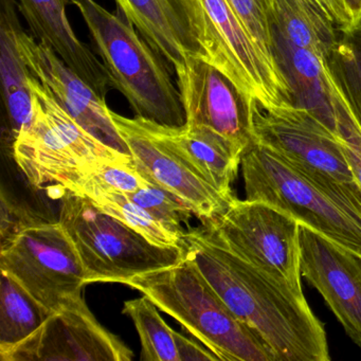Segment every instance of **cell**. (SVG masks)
<instances>
[{"instance_id":"obj_3","label":"cell","mask_w":361,"mask_h":361,"mask_svg":"<svg viewBox=\"0 0 361 361\" xmlns=\"http://www.w3.org/2000/svg\"><path fill=\"white\" fill-rule=\"evenodd\" d=\"M69 1L83 16L114 88L128 99L135 117L164 128H185L180 92L160 54L136 32L134 25L94 0Z\"/></svg>"},{"instance_id":"obj_9","label":"cell","mask_w":361,"mask_h":361,"mask_svg":"<svg viewBox=\"0 0 361 361\" xmlns=\"http://www.w3.org/2000/svg\"><path fill=\"white\" fill-rule=\"evenodd\" d=\"M252 142L289 161L322 173L340 183L356 185L343 141L305 109L293 104H250Z\"/></svg>"},{"instance_id":"obj_18","label":"cell","mask_w":361,"mask_h":361,"mask_svg":"<svg viewBox=\"0 0 361 361\" xmlns=\"http://www.w3.org/2000/svg\"><path fill=\"white\" fill-rule=\"evenodd\" d=\"M142 121L204 180L227 197L234 198L231 185L242 162L244 149L208 128H169Z\"/></svg>"},{"instance_id":"obj_19","label":"cell","mask_w":361,"mask_h":361,"mask_svg":"<svg viewBox=\"0 0 361 361\" xmlns=\"http://www.w3.org/2000/svg\"><path fill=\"white\" fill-rule=\"evenodd\" d=\"M16 0H0V80L4 106L13 140L33 119L31 73L20 46L23 27Z\"/></svg>"},{"instance_id":"obj_23","label":"cell","mask_w":361,"mask_h":361,"mask_svg":"<svg viewBox=\"0 0 361 361\" xmlns=\"http://www.w3.org/2000/svg\"><path fill=\"white\" fill-rule=\"evenodd\" d=\"M325 63L361 130V24L340 31Z\"/></svg>"},{"instance_id":"obj_5","label":"cell","mask_w":361,"mask_h":361,"mask_svg":"<svg viewBox=\"0 0 361 361\" xmlns=\"http://www.w3.org/2000/svg\"><path fill=\"white\" fill-rule=\"evenodd\" d=\"M204 60L223 73L248 102L293 104L278 67L255 45L227 0H169Z\"/></svg>"},{"instance_id":"obj_1","label":"cell","mask_w":361,"mask_h":361,"mask_svg":"<svg viewBox=\"0 0 361 361\" xmlns=\"http://www.w3.org/2000/svg\"><path fill=\"white\" fill-rule=\"evenodd\" d=\"M188 257L238 319L257 331L278 361H329L324 325L303 293L272 278L226 246L202 223L185 236Z\"/></svg>"},{"instance_id":"obj_20","label":"cell","mask_w":361,"mask_h":361,"mask_svg":"<svg viewBox=\"0 0 361 361\" xmlns=\"http://www.w3.org/2000/svg\"><path fill=\"white\" fill-rule=\"evenodd\" d=\"M118 9L143 39L174 68L188 56L204 59L183 30L169 0H115Z\"/></svg>"},{"instance_id":"obj_12","label":"cell","mask_w":361,"mask_h":361,"mask_svg":"<svg viewBox=\"0 0 361 361\" xmlns=\"http://www.w3.org/2000/svg\"><path fill=\"white\" fill-rule=\"evenodd\" d=\"M187 126L208 128L242 149L252 143L250 102L204 59L189 56L174 68Z\"/></svg>"},{"instance_id":"obj_27","label":"cell","mask_w":361,"mask_h":361,"mask_svg":"<svg viewBox=\"0 0 361 361\" xmlns=\"http://www.w3.org/2000/svg\"><path fill=\"white\" fill-rule=\"evenodd\" d=\"M126 195L133 202L145 209L162 225L185 238L188 230L183 228V225L189 227L190 219L193 212L174 194L149 183L145 187Z\"/></svg>"},{"instance_id":"obj_25","label":"cell","mask_w":361,"mask_h":361,"mask_svg":"<svg viewBox=\"0 0 361 361\" xmlns=\"http://www.w3.org/2000/svg\"><path fill=\"white\" fill-rule=\"evenodd\" d=\"M99 209L123 221L154 244L187 249L183 236L175 233L152 216L142 207L133 202L126 194L118 192H100L88 196Z\"/></svg>"},{"instance_id":"obj_10","label":"cell","mask_w":361,"mask_h":361,"mask_svg":"<svg viewBox=\"0 0 361 361\" xmlns=\"http://www.w3.org/2000/svg\"><path fill=\"white\" fill-rule=\"evenodd\" d=\"M132 350L98 322L84 301L75 298L1 361H130Z\"/></svg>"},{"instance_id":"obj_2","label":"cell","mask_w":361,"mask_h":361,"mask_svg":"<svg viewBox=\"0 0 361 361\" xmlns=\"http://www.w3.org/2000/svg\"><path fill=\"white\" fill-rule=\"evenodd\" d=\"M247 200L290 215L317 233L361 255V189L289 161L252 142L242 156Z\"/></svg>"},{"instance_id":"obj_13","label":"cell","mask_w":361,"mask_h":361,"mask_svg":"<svg viewBox=\"0 0 361 361\" xmlns=\"http://www.w3.org/2000/svg\"><path fill=\"white\" fill-rule=\"evenodd\" d=\"M20 46L30 73L75 122L103 145L132 157L128 143L111 118V109L94 88L67 66L56 52L27 35L24 29L20 32Z\"/></svg>"},{"instance_id":"obj_17","label":"cell","mask_w":361,"mask_h":361,"mask_svg":"<svg viewBox=\"0 0 361 361\" xmlns=\"http://www.w3.org/2000/svg\"><path fill=\"white\" fill-rule=\"evenodd\" d=\"M13 156L29 183L37 188L54 183L71 192L90 171L35 105L32 122L13 140Z\"/></svg>"},{"instance_id":"obj_29","label":"cell","mask_w":361,"mask_h":361,"mask_svg":"<svg viewBox=\"0 0 361 361\" xmlns=\"http://www.w3.org/2000/svg\"><path fill=\"white\" fill-rule=\"evenodd\" d=\"M39 223L35 217H31L25 209L14 204L5 192L1 193V224H0V236L1 247L7 246L23 230L35 224Z\"/></svg>"},{"instance_id":"obj_28","label":"cell","mask_w":361,"mask_h":361,"mask_svg":"<svg viewBox=\"0 0 361 361\" xmlns=\"http://www.w3.org/2000/svg\"><path fill=\"white\" fill-rule=\"evenodd\" d=\"M262 54L276 65L272 39L274 0H227ZM278 67V66H276Z\"/></svg>"},{"instance_id":"obj_16","label":"cell","mask_w":361,"mask_h":361,"mask_svg":"<svg viewBox=\"0 0 361 361\" xmlns=\"http://www.w3.org/2000/svg\"><path fill=\"white\" fill-rule=\"evenodd\" d=\"M68 4L69 0H20V9L33 37L56 52L105 100L114 90L111 75L103 62L73 32L66 14Z\"/></svg>"},{"instance_id":"obj_33","label":"cell","mask_w":361,"mask_h":361,"mask_svg":"<svg viewBox=\"0 0 361 361\" xmlns=\"http://www.w3.org/2000/svg\"><path fill=\"white\" fill-rule=\"evenodd\" d=\"M352 22L353 28L361 24V0H338Z\"/></svg>"},{"instance_id":"obj_7","label":"cell","mask_w":361,"mask_h":361,"mask_svg":"<svg viewBox=\"0 0 361 361\" xmlns=\"http://www.w3.org/2000/svg\"><path fill=\"white\" fill-rule=\"evenodd\" d=\"M0 269L13 276L48 312L82 295L85 270L60 221H39L0 249Z\"/></svg>"},{"instance_id":"obj_30","label":"cell","mask_w":361,"mask_h":361,"mask_svg":"<svg viewBox=\"0 0 361 361\" xmlns=\"http://www.w3.org/2000/svg\"><path fill=\"white\" fill-rule=\"evenodd\" d=\"M340 136L348 164L361 189V130L355 119H350L342 126Z\"/></svg>"},{"instance_id":"obj_6","label":"cell","mask_w":361,"mask_h":361,"mask_svg":"<svg viewBox=\"0 0 361 361\" xmlns=\"http://www.w3.org/2000/svg\"><path fill=\"white\" fill-rule=\"evenodd\" d=\"M59 221L79 253L87 284L126 285L135 276L177 265L188 255L187 249L154 244L92 200L71 192L63 195Z\"/></svg>"},{"instance_id":"obj_8","label":"cell","mask_w":361,"mask_h":361,"mask_svg":"<svg viewBox=\"0 0 361 361\" xmlns=\"http://www.w3.org/2000/svg\"><path fill=\"white\" fill-rule=\"evenodd\" d=\"M204 224L236 255L303 293L297 219L266 202L235 198L221 216Z\"/></svg>"},{"instance_id":"obj_4","label":"cell","mask_w":361,"mask_h":361,"mask_svg":"<svg viewBox=\"0 0 361 361\" xmlns=\"http://www.w3.org/2000/svg\"><path fill=\"white\" fill-rule=\"evenodd\" d=\"M126 285L147 295L221 361H278L269 344L232 312L188 255Z\"/></svg>"},{"instance_id":"obj_14","label":"cell","mask_w":361,"mask_h":361,"mask_svg":"<svg viewBox=\"0 0 361 361\" xmlns=\"http://www.w3.org/2000/svg\"><path fill=\"white\" fill-rule=\"evenodd\" d=\"M302 276L361 346V255L300 225Z\"/></svg>"},{"instance_id":"obj_32","label":"cell","mask_w":361,"mask_h":361,"mask_svg":"<svg viewBox=\"0 0 361 361\" xmlns=\"http://www.w3.org/2000/svg\"><path fill=\"white\" fill-rule=\"evenodd\" d=\"M312 1L340 31L352 30V22L338 0H312Z\"/></svg>"},{"instance_id":"obj_22","label":"cell","mask_w":361,"mask_h":361,"mask_svg":"<svg viewBox=\"0 0 361 361\" xmlns=\"http://www.w3.org/2000/svg\"><path fill=\"white\" fill-rule=\"evenodd\" d=\"M51 314L13 276L1 270L0 355L6 354L28 339Z\"/></svg>"},{"instance_id":"obj_31","label":"cell","mask_w":361,"mask_h":361,"mask_svg":"<svg viewBox=\"0 0 361 361\" xmlns=\"http://www.w3.org/2000/svg\"><path fill=\"white\" fill-rule=\"evenodd\" d=\"M174 338L178 361H221L216 354H214L202 342L198 343L195 339H193L194 337L190 338L185 334L174 331Z\"/></svg>"},{"instance_id":"obj_15","label":"cell","mask_w":361,"mask_h":361,"mask_svg":"<svg viewBox=\"0 0 361 361\" xmlns=\"http://www.w3.org/2000/svg\"><path fill=\"white\" fill-rule=\"evenodd\" d=\"M274 58L288 84L293 105L306 111L336 136L352 115L329 73L325 59L298 47L272 28Z\"/></svg>"},{"instance_id":"obj_21","label":"cell","mask_w":361,"mask_h":361,"mask_svg":"<svg viewBox=\"0 0 361 361\" xmlns=\"http://www.w3.org/2000/svg\"><path fill=\"white\" fill-rule=\"evenodd\" d=\"M272 28L293 45L325 59L340 30L312 0H274Z\"/></svg>"},{"instance_id":"obj_26","label":"cell","mask_w":361,"mask_h":361,"mask_svg":"<svg viewBox=\"0 0 361 361\" xmlns=\"http://www.w3.org/2000/svg\"><path fill=\"white\" fill-rule=\"evenodd\" d=\"M135 166L134 160L104 162L87 173L71 193L88 197L100 192L130 194L149 185Z\"/></svg>"},{"instance_id":"obj_24","label":"cell","mask_w":361,"mask_h":361,"mask_svg":"<svg viewBox=\"0 0 361 361\" xmlns=\"http://www.w3.org/2000/svg\"><path fill=\"white\" fill-rule=\"evenodd\" d=\"M159 308L147 295L124 302L123 312L138 331L142 361H178L174 329H171Z\"/></svg>"},{"instance_id":"obj_11","label":"cell","mask_w":361,"mask_h":361,"mask_svg":"<svg viewBox=\"0 0 361 361\" xmlns=\"http://www.w3.org/2000/svg\"><path fill=\"white\" fill-rule=\"evenodd\" d=\"M120 135L128 143L141 176L183 200L202 223L226 212L234 198L227 197L204 180L183 158L160 140L145 121L111 111Z\"/></svg>"}]
</instances>
